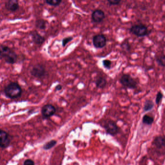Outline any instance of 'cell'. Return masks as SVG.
<instances>
[{
    "instance_id": "obj_15",
    "label": "cell",
    "mask_w": 165,
    "mask_h": 165,
    "mask_svg": "<svg viewBox=\"0 0 165 165\" xmlns=\"http://www.w3.org/2000/svg\"><path fill=\"white\" fill-rule=\"evenodd\" d=\"M95 85L100 89H103L107 85V81L105 78L102 77H99L95 81Z\"/></svg>"
},
{
    "instance_id": "obj_18",
    "label": "cell",
    "mask_w": 165,
    "mask_h": 165,
    "mask_svg": "<svg viewBox=\"0 0 165 165\" xmlns=\"http://www.w3.org/2000/svg\"><path fill=\"white\" fill-rule=\"evenodd\" d=\"M57 144V141L55 140H51L47 143L45 144L43 146V149L45 150H49L52 148V147L55 146Z\"/></svg>"
},
{
    "instance_id": "obj_16",
    "label": "cell",
    "mask_w": 165,
    "mask_h": 165,
    "mask_svg": "<svg viewBox=\"0 0 165 165\" xmlns=\"http://www.w3.org/2000/svg\"><path fill=\"white\" fill-rule=\"evenodd\" d=\"M154 122V118L153 117L146 114L142 117V122L146 125H150L153 124Z\"/></svg>"
},
{
    "instance_id": "obj_9",
    "label": "cell",
    "mask_w": 165,
    "mask_h": 165,
    "mask_svg": "<svg viewBox=\"0 0 165 165\" xmlns=\"http://www.w3.org/2000/svg\"><path fill=\"white\" fill-rule=\"evenodd\" d=\"M0 137H1V142H0L1 148L2 149L7 148L10 143V139H9L8 134L5 131L1 130L0 132Z\"/></svg>"
},
{
    "instance_id": "obj_5",
    "label": "cell",
    "mask_w": 165,
    "mask_h": 165,
    "mask_svg": "<svg viewBox=\"0 0 165 165\" xmlns=\"http://www.w3.org/2000/svg\"><path fill=\"white\" fill-rule=\"evenodd\" d=\"M129 32L130 33L139 37H145L149 34L147 27L142 24L134 25L131 26L129 29Z\"/></svg>"
},
{
    "instance_id": "obj_6",
    "label": "cell",
    "mask_w": 165,
    "mask_h": 165,
    "mask_svg": "<svg viewBox=\"0 0 165 165\" xmlns=\"http://www.w3.org/2000/svg\"><path fill=\"white\" fill-rule=\"evenodd\" d=\"M93 43L95 47L101 49L106 45L107 39L103 34H97L93 37Z\"/></svg>"
},
{
    "instance_id": "obj_25",
    "label": "cell",
    "mask_w": 165,
    "mask_h": 165,
    "mask_svg": "<svg viewBox=\"0 0 165 165\" xmlns=\"http://www.w3.org/2000/svg\"><path fill=\"white\" fill-rule=\"evenodd\" d=\"M122 48L125 51H129L130 49V46L128 43H123L122 45Z\"/></svg>"
},
{
    "instance_id": "obj_19",
    "label": "cell",
    "mask_w": 165,
    "mask_h": 165,
    "mask_svg": "<svg viewBox=\"0 0 165 165\" xmlns=\"http://www.w3.org/2000/svg\"><path fill=\"white\" fill-rule=\"evenodd\" d=\"M35 26L37 28L44 30L46 28V22L44 20H39L35 22Z\"/></svg>"
},
{
    "instance_id": "obj_11",
    "label": "cell",
    "mask_w": 165,
    "mask_h": 165,
    "mask_svg": "<svg viewBox=\"0 0 165 165\" xmlns=\"http://www.w3.org/2000/svg\"><path fill=\"white\" fill-rule=\"evenodd\" d=\"M105 18V13L104 12L99 10H95L92 14V19L95 23H100L102 22Z\"/></svg>"
},
{
    "instance_id": "obj_2",
    "label": "cell",
    "mask_w": 165,
    "mask_h": 165,
    "mask_svg": "<svg viewBox=\"0 0 165 165\" xmlns=\"http://www.w3.org/2000/svg\"><path fill=\"white\" fill-rule=\"evenodd\" d=\"M0 55L1 59H3L6 63L9 64H14L17 62V54L7 46H1Z\"/></svg>"
},
{
    "instance_id": "obj_21",
    "label": "cell",
    "mask_w": 165,
    "mask_h": 165,
    "mask_svg": "<svg viewBox=\"0 0 165 165\" xmlns=\"http://www.w3.org/2000/svg\"><path fill=\"white\" fill-rule=\"evenodd\" d=\"M163 97V94L162 93V92L161 91L158 92L156 95V103L157 105H159L160 101L162 100V98Z\"/></svg>"
},
{
    "instance_id": "obj_8",
    "label": "cell",
    "mask_w": 165,
    "mask_h": 165,
    "mask_svg": "<svg viewBox=\"0 0 165 165\" xmlns=\"http://www.w3.org/2000/svg\"><path fill=\"white\" fill-rule=\"evenodd\" d=\"M31 75L37 78H41L46 74L44 67L40 64H37L32 67L31 71Z\"/></svg>"
},
{
    "instance_id": "obj_13",
    "label": "cell",
    "mask_w": 165,
    "mask_h": 165,
    "mask_svg": "<svg viewBox=\"0 0 165 165\" xmlns=\"http://www.w3.org/2000/svg\"><path fill=\"white\" fill-rule=\"evenodd\" d=\"M31 36L32 41L37 45H41L45 41L44 37L40 35L37 31H33L31 32Z\"/></svg>"
},
{
    "instance_id": "obj_4",
    "label": "cell",
    "mask_w": 165,
    "mask_h": 165,
    "mask_svg": "<svg viewBox=\"0 0 165 165\" xmlns=\"http://www.w3.org/2000/svg\"><path fill=\"white\" fill-rule=\"evenodd\" d=\"M105 132L107 134L112 136H115L118 134L120 131V129L114 121L109 120L104 123L103 125Z\"/></svg>"
},
{
    "instance_id": "obj_14",
    "label": "cell",
    "mask_w": 165,
    "mask_h": 165,
    "mask_svg": "<svg viewBox=\"0 0 165 165\" xmlns=\"http://www.w3.org/2000/svg\"><path fill=\"white\" fill-rule=\"evenodd\" d=\"M154 106V103L151 100L146 99L144 104L143 111L147 112L152 110Z\"/></svg>"
},
{
    "instance_id": "obj_24",
    "label": "cell",
    "mask_w": 165,
    "mask_h": 165,
    "mask_svg": "<svg viewBox=\"0 0 165 165\" xmlns=\"http://www.w3.org/2000/svg\"><path fill=\"white\" fill-rule=\"evenodd\" d=\"M108 1L110 5H119L121 2V0H108Z\"/></svg>"
},
{
    "instance_id": "obj_27",
    "label": "cell",
    "mask_w": 165,
    "mask_h": 165,
    "mask_svg": "<svg viewBox=\"0 0 165 165\" xmlns=\"http://www.w3.org/2000/svg\"><path fill=\"white\" fill-rule=\"evenodd\" d=\"M62 89V86L60 84H59L58 85H57L56 87H55V91H60Z\"/></svg>"
},
{
    "instance_id": "obj_23",
    "label": "cell",
    "mask_w": 165,
    "mask_h": 165,
    "mask_svg": "<svg viewBox=\"0 0 165 165\" xmlns=\"http://www.w3.org/2000/svg\"><path fill=\"white\" fill-rule=\"evenodd\" d=\"M73 40V38L72 37H68L66 38H64L63 40V47H65V46L67 44V43L70 42Z\"/></svg>"
},
{
    "instance_id": "obj_1",
    "label": "cell",
    "mask_w": 165,
    "mask_h": 165,
    "mask_svg": "<svg viewBox=\"0 0 165 165\" xmlns=\"http://www.w3.org/2000/svg\"><path fill=\"white\" fill-rule=\"evenodd\" d=\"M4 93L7 98L13 99L20 97L22 93V89L18 83L13 82L5 87Z\"/></svg>"
},
{
    "instance_id": "obj_12",
    "label": "cell",
    "mask_w": 165,
    "mask_h": 165,
    "mask_svg": "<svg viewBox=\"0 0 165 165\" xmlns=\"http://www.w3.org/2000/svg\"><path fill=\"white\" fill-rule=\"evenodd\" d=\"M5 6L9 11L15 12L19 7L18 1V0H8L6 2Z\"/></svg>"
},
{
    "instance_id": "obj_10",
    "label": "cell",
    "mask_w": 165,
    "mask_h": 165,
    "mask_svg": "<svg viewBox=\"0 0 165 165\" xmlns=\"http://www.w3.org/2000/svg\"><path fill=\"white\" fill-rule=\"evenodd\" d=\"M152 144L158 149L163 148L165 147V136L159 135L156 137L153 140Z\"/></svg>"
},
{
    "instance_id": "obj_3",
    "label": "cell",
    "mask_w": 165,
    "mask_h": 165,
    "mask_svg": "<svg viewBox=\"0 0 165 165\" xmlns=\"http://www.w3.org/2000/svg\"><path fill=\"white\" fill-rule=\"evenodd\" d=\"M120 83L124 87L129 89L137 88L138 82L129 74H122L120 77Z\"/></svg>"
},
{
    "instance_id": "obj_7",
    "label": "cell",
    "mask_w": 165,
    "mask_h": 165,
    "mask_svg": "<svg viewBox=\"0 0 165 165\" xmlns=\"http://www.w3.org/2000/svg\"><path fill=\"white\" fill-rule=\"evenodd\" d=\"M41 112L43 118L47 119L54 115L56 112V109L52 105L47 104L42 108Z\"/></svg>"
},
{
    "instance_id": "obj_20",
    "label": "cell",
    "mask_w": 165,
    "mask_h": 165,
    "mask_svg": "<svg viewBox=\"0 0 165 165\" xmlns=\"http://www.w3.org/2000/svg\"><path fill=\"white\" fill-rule=\"evenodd\" d=\"M62 0H46L47 4L52 6H58L61 3Z\"/></svg>"
},
{
    "instance_id": "obj_22",
    "label": "cell",
    "mask_w": 165,
    "mask_h": 165,
    "mask_svg": "<svg viewBox=\"0 0 165 165\" xmlns=\"http://www.w3.org/2000/svg\"><path fill=\"white\" fill-rule=\"evenodd\" d=\"M103 65L106 69H110L112 66V62L109 60H104L103 61Z\"/></svg>"
},
{
    "instance_id": "obj_28",
    "label": "cell",
    "mask_w": 165,
    "mask_h": 165,
    "mask_svg": "<svg viewBox=\"0 0 165 165\" xmlns=\"http://www.w3.org/2000/svg\"><path fill=\"white\" fill-rule=\"evenodd\" d=\"M164 4H165V2H164Z\"/></svg>"
},
{
    "instance_id": "obj_17",
    "label": "cell",
    "mask_w": 165,
    "mask_h": 165,
    "mask_svg": "<svg viewBox=\"0 0 165 165\" xmlns=\"http://www.w3.org/2000/svg\"><path fill=\"white\" fill-rule=\"evenodd\" d=\"M156 61L158 66L165 67V55H158L156 57Z\"/></svg>"
},
{
    "instance_id": "obj_26",
    "label": "cell",
    "mask_w": 165,
    "mask_h": 165,
    "mask_svg": "<svg viewBox=\"0 0 165 165\" xmlns=\"http://www.w3.org/2000/svg\"><path fill=\"white\" fill-rule=\"evenodd\" d=\"M23 165H34V162L31 159H26L24 161Z\"/></svg>"
}]
</instances>
